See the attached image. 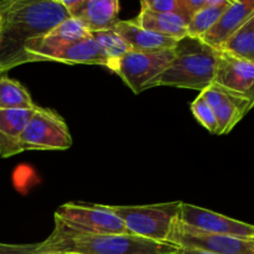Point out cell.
<instances>
[{"label":"cell","instance_id":"1","mask_svg":"<svg viewBox=\"0 0 254 254\" xmlns=\"http://www.w3.org/2000/svg\"><path fill=\"white\" fill-rule=\"evenodd\" d=\"M69 14L60 0H9L0 25V76L27 64L25 47L49 34Z\"/></svg>","mask_w":254,"mask_h":254},{"label":"cell","instance_id":"2","mask_svg":"<svg viewBox=\"0 0 254 254\" xmlns=\"http://www.w3.org/2000/svg\"><path fill=\"white\" fill-rule=\"evenodd\" d=\"M55 230L37 243L36 254H181L171 243H161L134 235H87L55 221Z\"/></svg>","mask_w":254,"mask_h":254},{"label":"cell","instance_id":"3","mask_svg":"<svg viewBox=\"0 0 254 254\" xmlns=\"http://www.w3.org/2000/svg\"><path fill=\"white\" fill-rule=\"evenodd\" d=\"M174 52L170 66L151 81L146 89L166 86L202 92L212 86L221 50L213 49L201 39L185 36L179 40Z\"/></svg>","mask_w":254,"mask_h":254},{"label":"cell","instance_id":"4","mask_svg":"<svg viewBox=\"0 0 254 254\" xmlns=\"http://www.w3.org/2000/svg\"><path fill=\"white\" fill-rule=\"evenodd\" d=\"M116 213L129 232L134 236L168 243V238L178 221L181 201L141 206H108Z\"/></svg>","mask_w":254,"mask_h":254},{"label":"cell","instance_id":"5","mask_svg":"<svg viewBox=\"0 0 254 254\" xmlns=\"http://www.w3.org/2000/svg\"><path fill=\"white\" fill-rule=\"evenodd\" d=\"M30 62H62L67 64H98L112 71L113 62L103 54L93 37L77 42H64L49 35L31 40L25 47Z\"/></svg>","mask_w":254,"mask_h":254},{"label":"cell","instance_id":"6","mask_svg":"<svg viewBox=\"0 0 254 254\" xmlns=\"http://www.w3.org/2000/svg\"><path fill=\"white\" fill-rule=\"evenodd\" d=\"M55 221L87 235H131L107 205L67 202L56 208Z\"/></svg>","mask_w":254,"mask_h":254},{"label":"cell","instance_id":"7","mask_svg":"<svg viewBox=\"0 0 254 254\" xmlns=\"http://www.w3.org/2000/svg\"><path fill=\"white\" fill-rule=\"evenodd\" d=\"M72 143V135L64 119L52 109L36 106L22 133V151L67 150Z\"/></svg>","mask_w":254,"mask_h":254},{"label":"cell","instance_id":"8","mask_svg":"<svg viewBox=\"0 0 254 254\" xmlns=\"http://www.w3.org/2000/svg\"><path fill=\"white\" fill-rule=\"evenodd\" d=\"M174 56V50L158 52L129 51L116 62L113 72L121 77L133 93L139 94L146 91L149 83L170 66Z\"/></svg>","mask_w":254,"mask_h":254},{"label":"cell","instance_id":"9","mask_svg":"<svg viewBox=\"0 0 254 254\" xmlns=\"http://www.w3.org/2000/svg\"><path fill=\"white\" fill-rule=\"evenodd\" d=\"M168 243L183 251H202L211 254H254V243L251 240L206 233L184 226L179 220L174 223Z\"/></svg>","mask_w":254,"mask_h":254},{"label":"cell","instance_id":"10","mask_svg":"<svg viewBox=\"0 0 254 254\" xmlns=\"http://www.w3.org/2000/svg\"><path fill=\"white\" fill-rule=\"evenodd\" d=\"M179 222L184 226L206 233L254 241V225L213 212L207 208L181 202Z\"/></svg>","mask_w":254,"mask_h":254},{"label":"cell","instance_id":"11","mask_svg":"<svg viewBox=\"0 0 254 254\" xmlns=\"http://www.w3.org/2000/svg\"><path fill=\"white\" fill-rule=\"evenodd\" d=\"M213 84L245 99L254 108V64L221 51Z\"/></svg>","mask_w":254,"mask_h":254},{"label":"cell","instance_id":"12","mask_svg":"<svg viewBox=\"0 0 254 254\" xmlns=\"http://www.w3.org/2000/svg\"><path fill=\"white\" fill-rule=\"evenodd\" d=\"M69 16L86 26L91 34L113 30L119 21L118 0H60Z\"/></svg>","mask_w":254,"mask_h":254},{"label":"cell","instance_id":"13","mask_svg":"<svg viewBox=\"0 0 254 254\" xmlns=\"http://www.w3.org/2000/svg\"><path fill=\"white\" fill-rule=\"evenodd\" d=\"M208 102L217 119V135L228 134L251 111L252 106L245 99L212 84L200 92Z\"/></svg>","mask_w":254,"mask_h":254},{"label":"cell","instance_id":"14","mask_svg":"<svg viewBox=\"0 0 254 254\" xmlns=\"http://www.w3.org/2000/svg\"><path fill=\"white\" fill-rule=\"evenodd\" d=\"M254 12V0H231L212 29L201 40L213 49L221 50Z\"/></svg>","mask_w":254,"mask_h":254},{"label":"cell","instance_id":"15","mask_svg":"<svg viewBox=\"0 0 254 254\" xmlns=\"http://www.w3.org/2000/svg\"><path fill=\"white\" fill-rule=\"evenodd\" d=\"M114 31L128 44L131 51L158 52L175 49L178 40L151 32L139 26L134 20H119Z\"/></svg>","mask_w":254,"mask_h":254},{"label":"cell","instance_id":"16","mask_svg":"<svg viewBox=\"0 0 254 254\" xmlns=\"http://www.w3.org/2000/svg\"><path fill=\"white\" fill-rule=\"evenodd\" d=\"M34 109H0V158L22 153V133Z\"/></svg>","mask_w":254,"mask_h":254},{"label":"cell","instance_id":"17","mask_svg":"<svg viewBox=\"0 0 254 254\" xmlns=\"http://www.w3.org/2000/svg\"><path fill=\"white\" fill-rule=\"evenodd\" d=\"M134 21L143 29L178 41L188 36V22L176 14H161L141 7Z\"/></svg>","mask_w":254,"mask_h":254},{"label":"cell","instance_id":"18","mask_svg":"<svg viewBox=\"0 0 254 254\" xmlns=\"http://www.w3.org/2000/svg\"><path fill=\"white\" fill-rule=\"evenodd\" d=\"M231 0H208V5L198 10L188 25V36L201 39L212 29L222 12L227 9Z\"/></svg>","mask_w":254,"mask_h":254},{"label":"cell","instance_id":"19","mask_svg":"<svg viewBox=\"0 0 254 254\" xmlns=\"http://www.w3.org/2000/svg\"><path fill=\"white\" fill-rule=\"evenodd\" d=\"M221 51L254 64V12L223 45Z\"/></svg>","mask_w":254,"mask_h":254},{"label":"cell","instance_id":"20","mask_svg":"<svg viewBox=\"0 0 254 254\" xmlns=\"http://www.w3.org/2000/svg\"><path fill=\"white\" fill-rule=\"evenodd\" d=\"M36 104L20 82L0 76V109H34Z\"/></svg>","mask_w":254,"mask_h":254},{"label":"cell","instance_id":"21","mask_svg":"<svg viewBox=\"0 0 254 254\" xmlns=\"http://www.w3.org/2000/svg\"><path fill=\"white\" fill-rule=\"evenodd\" d=\"M92 37L98 44V46L101 47L103 54L113 62V68L116 62L121 57H123L127 52L131 51L128 44L114 30L94 32V34H92ZM113 68H112V71H113Z\"/></svg>","mask_w":254,"mask_h":254},{"label":"cell","instance_id":"22","mask_svg":"<svg viewBox=\"0 0 254 254\" xmlns=\"http://www.w3.org/2000/svg\"><path fill=\"white\" fill-rule=\"evenodd\" d=\"M47 35L52 39L64 42H77L92 37V34L86 29V26L81 21L71 16L60 22Z\"/></svg>","mask_w":254,"mask_h":254},{"label":"cell","instance_id":"23","mask_svg":"<svg viewBox=\"0 0 254 254\" xmlns=\"http://www.w3.org/2000/svg\"><path fill=\"white\" fill-rule=\"evenodd\" d=\"M191 113L193 114L196 121L206 129L210 131L211 134H216L217 135L218 126L217 119H216L215 113H213L212 108L208 104V102L203 98L202 94H198L190 106Z\"/></svg>","mask_w":254,"mask_h":254},{"label":"cell","instance_id":"24","mask_svg":"<svg viewBox=\"0 0 254 254\" xmlns=\"http://www.w3.org/2000/svg\"><path fill=\"white\" fill-rule=\"evenodd\" d=\"M141 7L161 14H176L183 17L186 22H190L191 16L186 10L184 0H143Z\"/></svg>","mask_w":254,"mask_h":254},{"label":"cell","instance_id":"25","mask_svg":"<svg viewBox=\"0 0 254 254\" xmlns=\"http://www.w3.org/2000/svg\"><path fill=\"white\" fill-rule=\"evenodd\" d=\"M36 245H5L0 243V254H36Z\"/></svg>","mask_w":254,"mask_h":254},{"label":"cell","instance_id":"26","mask_svg":"<svg viewBox=\"0 0 254 254\" xmlns=\"http://www.w3.org/2000/svg\"><path fill=\"white\" fill-rule=\"evenodd\" d=\"M185 254H211L207 252H202V251H183Z\"/></svg>","mask_w":254,"mask_h":254},{"label":"cell","instance_id":"27","mask_svg":"<svg viewBox=\"0 0 254 254\" xmlns=\"http://www.w3.org/2000/svg\"><path fill=\"white\" fill-rule=\"evenodd\" d=\"M2 5H4V1H0V25H1L2 20Z\"/></svg>","mask_w":254,"mask_h":254},{"label":"cell","instance_id":"28","mask_svg":"<svg viewBox=\"0 0 254 254\" xmlns=\"http://www.w3.org/2000/svg\"><path fill=\"white\" fill-rule=\"evenodd\" d=\"M183 254H185V253H184V252H183Z\"/></svg>","mask_w":254,"mask_h":254},{"label":"cell","instance_id":"29","mask_svg":"<svg viewBox=\"0 0 254 254\" xmlns=\"http://www.w3.org/2000/svg\"><path fill=\"white\" fill-rule=\"evenodd\" d=\"M253 243H254V241H253Z\"/></svg>","mask_w":254,"mask_h":254},{"label":"cell","instance_id":"30","mask_svg":"<svg viewBox=\"0 0 254 254\" xmlns=\"http://www.w3.org/2000/svg\"><path fill=\"white\" fill-rule=\"evenodd\" d=\"M181 254H183V253H181Z\"/></svg>","mask_w":254,"mask_h":254}]
</instances>
